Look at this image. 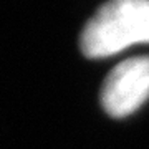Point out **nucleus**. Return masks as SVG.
<instances>
[{
  "label": "nucleus",
  "instance_id": "f257e3e1",
  "mask_svg": "<svg viewBox=\"0 0 149 149\" xmlns=\"http://www.w3.org/2000/svg\"><path fill=\"white\" fill-rule=\"evenodd\" d=\"M136 43H149V0H109L81 33L88 58L111 56Z\"/></svg>",
  "mask_w": 149,
  "mask_h": 149
},
{
  "label": "nucleus",
  "instance_id": "f03ea898",
  "mask_svg": "<svg viewBox=\"0 0 149 149\" xmlns=\"http://www.w3.org/2000/svg\"><path fill=\"white\" fill-rule=\"evenodd\" d=\"M149 98V56L124 60L108 74L101 103L108 114L128 116Z\"/></svg>",
  "mask_w": 149,
  "mask_h": 149
}]
</instances>
